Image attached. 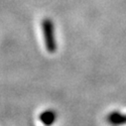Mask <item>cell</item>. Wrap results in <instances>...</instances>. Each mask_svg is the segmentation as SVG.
I'll return each instance as SVG.
<instances>
[{
	"label": "cell",
	"instance_id": "3",
	"mask_svg": "<svg viewBox=\"0 0 126 126\" xmlns=\"http://www.w3.org/2000/svg\"><path fill=\"white\" fill-rule=\"evenodd\" d=\"M40 120L45 126H51L56 121V113L53 110H47L40 115Z\"/></svg>",
	"mask_w": 126,
	"mask_h": 126
},
{
	"label": "cell",
	"instance_id": "2",
	"mask_svg": "<svg viewBox=\"0 0 126 126\" xmlns=\"http://www.w3.org/2000/svg\"><path fill=\"white\" fill-rule=\"evenodd\" d=\"M107 120L109 121V123L111 124H114V125H121V124H124L126 123V115H123L117 111H114V112H111L108 117H107Z\"/></svg>",
	"mask_w": 126,
	"mask_h": 126
},
{
	"label": "cell",
	"instance_id": "1",
	"mask_svg": "<svg viewBox=\"0 0 126 126\" xmlns=\"http://www.w3.org/2000/svg\"><path fill=\"white\" fill-rule=\"evenodd\" d=\"M42 29H43V36L46 49L49 53H54L57 51V41L55 38V31H54V24L51 19L46 18L42 22Z\"/></svg>",
	"mask_w": 126,
	"mask_h": 126
}]
</instances>
